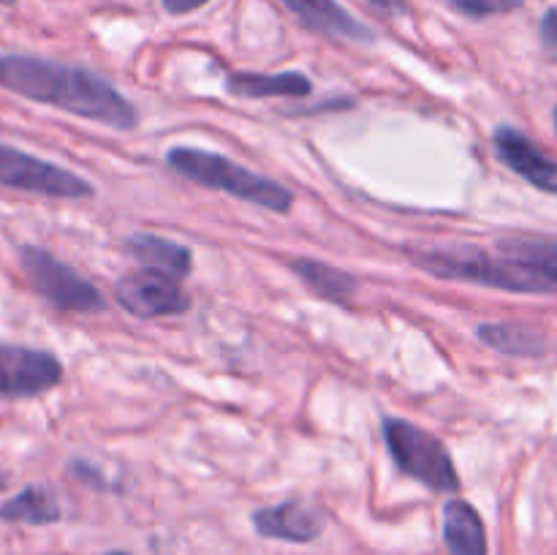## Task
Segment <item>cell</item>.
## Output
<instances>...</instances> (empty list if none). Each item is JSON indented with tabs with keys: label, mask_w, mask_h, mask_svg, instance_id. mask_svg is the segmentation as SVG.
I'll list each match as a JSON object with an SVG mask.
<instances>
[{
	"label": "cell",
	"mask_w": 557,
	"mask_h": 555,
	"mask_svg": "<svg viewBox=\"0 0 557 555\" xmlns=\"http://www.w3.org/2000/svg\"><path fill=\"white\" fill-rule=\"evenodd\" d=\"M20 259L27 278H30L33 288L58 310H69V313H98V310L107 308L101 292L92 283H87L82 275H76L63 261L54 259L49 250L36 248V245H25L20 250Z\"/></svg>",
	"instance_id": "obj_4"
},
{
	"label": "cell",
	"mask_w": 557,
	"mask_h": 555,
	"mask_svg": "<svg viewBox=\"0 0 557 555\" xmlns=\"http://www.w3.org/2000/svg\"><path fill=\"white\" fill-rule=\"evenodd\" d=\"M107 555H128V553H107Z\"/></svg>",
	"instance_id": "obj_23"
},
{
	"label": "cell",
	"mask_w": 557,
	"mask_h": 555,
	"mask_svg": "<svg viewBox=\"0 0 557 555\" xmlns=\"http://www.w3.org/2000/svg\"><path fill=\"white\" fill-rule=\"evenodd\" d=\"M292 270L308 283L310 292H315L319 297L330 299V303H348L357 292V281H354L348 272L335 270L330 264H321L315 259H297L292 261Z\"/></svg>",
	"instance_id": "obj_16"
},
{
	"label": "cell",
	"mask_w": 557,
	"mask_h": 555,
	"mask_svg": "<svg viewBox=\"0 0 557 555\" xmlns=\"http://www.w3.org/2000/svg\"><path fill=\"white\" fill-rule=\"evenodd\" d=\"M0 185L30 190V194L58 196V199H87V196H92V185L82 180L79 174L65 172L54 163L5 145H0Z\"/></svg>",
	"instance_id": "obj_5"
},
{
	"label": "cell",
	"mask_w": 557,
	"mask_h": 555,
	"mask_svg": "<svg viewBox=\"0 0 557 555\" xmlns=\"http://www.w3.org/2000/svg\"><path fill=\"white\" fill-rule=\"evenodd\" d=\"M207 0H163V9L169 11V14H188V11L199 9V5H205Z\"/></svg>",
	"instance_id": "obj_20"
},
{
	"label": "cell",
	"mask_w": 557,
	"mask_h": 555,
	"mask_svg": "<svg viewBox=\"0 0 557 555\" xmlns=\"http://www.w3.org/2000/svg\"><path fill=\"white\" fill-rule=\"evenodd\" d=\"M256 533L267 539H283V542H313L324 531V520L315 509L299 501H286V504L267 506L253 515Z\"/></svg>",
	"instance_id": "obj_9"
},
{
	"label": "cell",
	"mask_w": 557,
	"mask_h": 555,
	"mask_svg": "<svg viewBox=\"0 0 557 555\" xmlns=\"http://www.w3.org/2000/svg\"><path fill=\"white\" fill-rule=\"evenodd\" d=\"M0 85L33 101L65 109L112 128H131L136 123V112L128 98L120 96L103 76L76 65L25 58V54H3Z\"/></svg>",
	"instance_id": "obj_1"
},
{
	"label": "cell",
	"mask_w": 557,
	"mask_h": 555,
	"mask_svg": "<svg viewBox=\"0 0 557 555\" xmlns=\"http://www.w3.org/2000/svg\"><path fill=\"white\" fill-rule=\"evenodd\" d=\"M449 3L471 16H487V14H504V11L520 9L522 0H449Z\"/></svg>",
	"instance_id": "obj_18"
},
{
	"label": "cell",
	"mask_w": 557,
	"mask_h": 555,
	"mask_svg": "<svg viewBox=\"0 0 557 555\" xmlns=\"http://www.w3.org/2000/svg\"><path fill=\"white\" fill-rule=\"evenodd\" d=\"M555 123H557V109H555Z\"/></svg>",
	"instance_id": "obj_24"
},
{
	"label": "cell",
	"mask_w": 557,
	"mask_h": 555,
	"mask_svg": "<svg viewBox=\"0 0 557 555\" xmlns=\"http://www.w3.org/2000/svg\"><path fill=\"white\" fill-rule=\"evenodd\" d=\"M125 250H128L134 259H139L141 264L150 267V270L166 272V275L177 278V281L188 275L190 261H194V256H190V250L185 248V245H177L172 243V239L147 232L131 234L128 243H125Z\"/></svg>",
	"instance_id": "obj_12"
},
{
	"label": "cell",
	"mask_w": 557,
	"mask_h": 555,
	"mask_svg": "<svg viewBox=\"0 0 557 555\" xmlns=\"http://www.w3.org/2000/svg\"><path fill=\"white\" fill-rule=\"evenodd\" d=\"M117 303L136 319H158V316H177L190 308V297L177 278L158 270L128 272L114 286Z\"/></svg>",
	"instance_id": "obj_6"
},
{
	"label": "cell",
	"mask_w": 557,
	"mask_h": 555,
	"mask_svg": "<svg viewBox=\"0 0 557 555\" xmlns=\"http://www.w3.org/2000/svg\"><path fill=\"white\" fill-rule=\"evenodd\" d=\"M375 9L389 11V14H397V11H406V0H370Z\"/></svg>",
	"instance_id": "obj_21"
},
{
	"label": "cell",
	"mask_w": 557,
	"mask_h": 555,
	"mask_svg": "<svg viewBox=\"0 0 557 555\" xmlns=\"http://www.w3.org/2000/svg\"><path fill=\"white\" fill-rule=\"evenodd\" d=\"M3 488H5V473L0 471V490H3Z\"/></svg>",
	"instance_id": "obj_22"
},
{
	"label": "cell",
	"mask_w": 557,
	"mask_h": 555,
	"mask_svg": "<svg viewBox=\"0 0 557 555\" xmlns=\"http://www.w3.org/2000/svg\"><path fill=\"white\" fill-rule=\"evenodd\" d=\"M476 337L484 346L495 348L500 354L511 357H542L547 351V337L528 324L517 321H495V324H482L476 330Z\"/></svg>",
	"instance_id": "obj_13"
},
{
	"label": "cell",
	"mask_w": 557,
	"mask_h": 555,
	"mask_svg": "<svg viewBox=\"0 0 557 555\" xmlns=\"http://www.w3.org/2000/svg\"><path fill=\"white\" fill-rule=\"evenodd\" d=\"M166 161L174 172L194 180V183L207 185V188H221L226 194L237 196V199L253 201V205L267 207L272 212H286L294 205V196L286 185L248 172L245 166L218 156V152L196 150V147H174Z\"/></svg>",
	"instance_id": "obj_2"
},
{
	"label": "cell",
	"mask_w": 557,
	"mask_h": 555,
	"mask_svg": "<svg viewBox=\"0 0 557 555\" xmlns=\"http://www.w3.org/2000/svg\"><path fill=\"white\" fill-rule=\"evenodd\" d=\"M63 379V365L41 348L0 343V395H41Z\"/></svg>",
	"instance_id": "obj_7"
},
{
	"label": "cell",
	"mask_w": 557,
	"mask_h": 555,
	"mask_svg": "<svg viewBox=\"0 0 557 555\" xmlns=\"http://www.w3.org/2000/svg\"><path fill=\"white\" fill-rule=\"evenodd\" d=\"M542 41L553 58H557V9H549L542 20Z\"/></svg>",
	"instance_id": "obj_19"
},
{
	"label": "cell",
	"mask_w": 557,
	"mask_h": 555,
	"mask_svg": "<svg viewBox=\"0 0 557 555\" xmlns=\"http://www.w3.org/2000/svg\"><path fill=\"white\" fill-rule=\"evenodd\" d=\"M228 92L239 98H302L310 92V79L305 74H232Z\"/></svg>",
	"instance_id": "obj_14"
},
{
	"label": "cell",
	"mask_w": 557,
	"mask_h": 555,
	"mask_svg": "<svg viewBox=\"0 0 557 555\" xmlns=\"http://www.w3.org/2000/svg\"><path fill=\"white\" fill-rule=\"evenodd\" d=\"M384 439L397 468L422 482L424 488L441 490V493H455L460 488L455 462L433 433L406 419H386Z\"/></svg>",
	"instance_id": "obj_3"
},
{
	"label": "cell",
	"mask_w": 557,
	"mask_h": 555,
	"mask_svg": "<svg viewBox=\"0 0 557 555\" xmlns=\"http://www.w3.org/2000/svg\"><path fill=\"white\" fill-rule=\"evenodd\" d=\"M310 30L326 33L335 38H348V41H373V33L348 14L346 9L335 3V0H283Z\"/></svg>",
	"instance_id": "obj_10"
},
{
	"label": "cell",
	"mask_w": 557,
	"mask_h": 555,
	"mask_svg": "<svg viewBox=\"0 0 557 555\" xmlns=\"http://www.w3.org/2000/svg\"><path fill=\"white\" fill-rule=\"evenodd\" d=\"M444 539L449 555H487V533L468 501L451 498L444 509Z\"/></svg>",
	"instance_id": "obj_11"
},
{
	"label": "cell",
	"mask_w": 557,
	"mask_h": 555,
	"mask_svg": "<svg viewBox=\"0 0 557 555\" xmlns=\"http://www.w3.org/2000/svg\"><path fill=\"white\" fill-rule=\"evenodd\" d=\"M60 515L63 511L54 493L41 484H30L0 506V520L25 522V526H49V522H58Z\"/></svg>",
	"instance_id": "obj_15"
},
{
	"label": "cell",
	"mask_w": 557,
	"mask_h": 555,
	"mask_svg": "<svg viewBox=\"0 0 557 555\" xmlns=\"http://www.w3.org/2000/svg\"><path fill=\"white\" fill-rule=\"evenodd\" d=\"M495 150H498L500 161L515 169L528 183L547 194H557V161L544 156L525 134L504 125L495 131Z\"/></svg>",
	"instance_id": "obj_8"
},
{
	"label": "cell",
	"mask_w": 557,
	"mask_h": 555,
	"mask_svg": "<svg viewBox=\"0 0 557 555\" xmlns=\"http://www.w3.org/2000/svg\"><path fill=\"white\" fill-rule=\"evenodd\" d=\"M500 245L520 256V259H525L528 264L536 267L557 294V243H549V239H506Z\"/></svg>",
	"instance_id": "obj_17"
}]
</instances>
